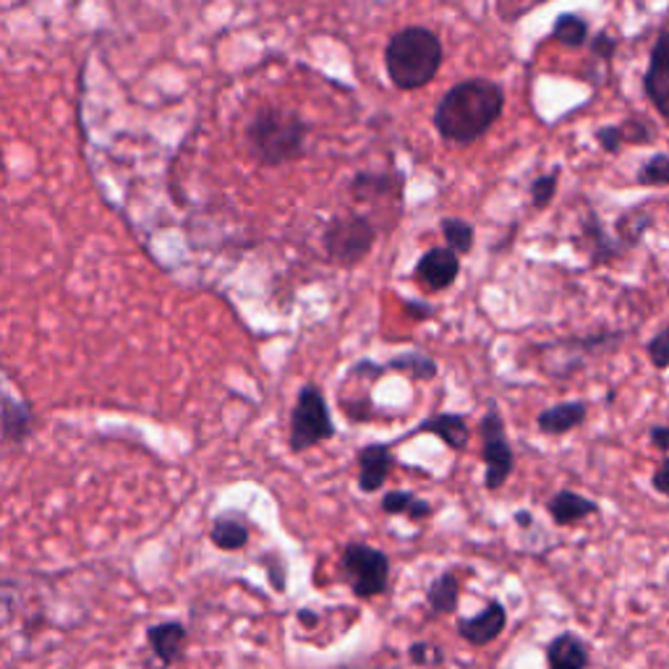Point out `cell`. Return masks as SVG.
Listing matches in <instances>:
<instances>
[{
    "label": "cell",
    "instance_id": "cell-1",
    "mask_svg": "<svg viewBox=\"0 0 669 669\" xmlns=\"http://www.w3.org/2000/svg\"><path fill=\"white\" fill-rule=\"evenodd\" d=\"M505 110V89L492 79H466L445 91L434 108V126L442 139L471 144L482 139Z\"/></svg>",
    "mask_w": 669,
    "mask_h": 669
},
{
    "label": "cell",
    "instance_id": "cell-2",
    "mask_svg": "<svg viewBox=\"0 0 669 669\" xmlns=\"http://www.w3.org/2000/svg\"><path fill=\"white\" fill-rule=\"evenodd\" d=\"M445 51L427 26H408L390 37L385 47V68L398 89H421L440 74Z\"/></svg>",
    "mask_w": 669,
    "mask_h": 669
},
{
    "label": "cell",
    "instance_id": "cell-3",
    "mask_svg": "<svg viewBox=\"0 0 669 669\" xmlns=\"http://www.w3.org/2000/svg\"><path fill=\"white\" fill-rule=\"evenodd\" d=\"M306 123L291 110L265 108L251 118L246 129V142L259 163L280 168L304 154Z\"/></svg>",
    "mask_w": 669,
    "mask_h": 669
},
{
    "label": "cell",
    "instance_id": "cell-4",
    "mask_svg": "<svg viewBox=\"0 0 669 669\" xmlns=\"http://www.w3.org/2000/svg\"><path fill=\"white\" fill-rule=\"evenodd\" d=\"M335 434V419L322 387L316 382L301 385L291 408V421H288V450L293 455H301L306 450L325 445Z\"/></svg>",
    "mask_w": 669,
    "mask_h": 669
},
{
    "label": "cell",
    "instance_id": "cell-5",
    "mask_svg": "<svg viewBox=\"0 0 669 669\" xmlns=\"http://www.w3.org/2000/svg\"><path fill=\"white\" fill-rule=\"evenodd\" d=\"M341 568L356 598L382 596L390 589V558L382 549L364 544V541H348L341 552Z\"/></svg>",
    "mask_w": 669,
    "mask_h": 669
},
{
    "label": "cell",
    "instance_id": "cell-6",
    "mask_svg": "<svg viewBox=\"0 0 669 669\" xmlns=\"http://www.w3.org/2000/svg\"><path fill=\"white\" fill-rule=\"evenodd\" d=\"M377 241V228L364 215H337L322 234L327 259L337 267H356L369 257Z\"/></svg>",
    "mask_w": 669,
    "mask_h": 669
},
{
    "label": "cell",
    "instance_id": "cell-7",
    "mask_svg": "<svg viewBox=\"0 0 669 669\" xmlns=\"http://www.w3.org/2000/svg\"><path fill=\"white\" fill-rule=\"evenodd\" d=\"M478 434H482L484 489L499 492L516 471V453H512L510 440H507L503 413L495 403H489L487 413L478 421Z\"/></svg>",
    "mask_w": 669,
    "mask_h": 669
},
{
    "label": "cell",
    "instance_id": "cell-8",
    "mask_svg": "<svg viewBox=\"0 0 669 669\" xmlns=\"http://www.w3.org/2000/svg\"><path fill=\"white\" fill-rule=\"evenodd\" d=\"M505 628H507V607L499 602V598H489L476 615L455 619L457 638L466 640L468 646H476V649L495 644V640L505 633Z\"/></svg>",
    "mask_w": 669,
    "mask_h": 669
},
{
    "label": "cell",
    "instance_id": "cell-9",
    "mask_svg": "<svg viewBox=\"0 0 669 669\" xmlns=\"http://www.w3.org/2000/svg\"><path fill=\"white\" fill-rule=\"evenodd\" d=\"M396 453H392V445L387 442H366L356 450V484L358 492L364 495H377L382 492V487L390 478L392 468H396Z\"/></svg>",
    "mask_w": 669,
    "mask_h": 669
},
{
    "label": "cell",
    "instance_id": "cell-10",
    "mask_svg": "<svg viewBox=\"0 0 669 669\" xmlns=\"http://www.w3.org/2000/svg\"><path fill=\"white\" fill-rule=\"evenodd\" d=\"M457 274H461V253H455L450 246L429 249L424 257L419 259L417 267H413V278L432 293L453 288Z\"/></svg>",
    "mask_w": 669,
    "mask_h": 669
},
{
    "label": "cell",
    "instance_id": "cell-11",
    "mask_svg": "<svg viewBox=\"0 0 669 669\" xmlns=\"http://www.w3.org/2000/svg\"><path fill=\"white\" fill-rule=\"evenodd\" d=\"M644 91L654 110L669 123V32H661L654 42L649 72L644 76Z\"/></svg>",
    "mask_w": 669,
    "mask_h": 669
},
{
    "label": "cell",
    "instance_id": "cell-12",
    "mask_svg": "<svg viewBox=\"0 0 669 669\" xmlns=\"http://www.w3.org/2000/svg\"><path fill=\"white\" fill-rule=\"evenodd\" d=\"M0 427H3V442L9 447H24L34 432V413L24 398L13 396L11 387H3L0 400Z\"/></svg>",
    "mask_w": 669,
    "mask_h": 669
},
{
    "label": "cell",
    "instance_id": "cell-13",
    "mask_svg": "<svg viewBox=\"0 0 669 669\" xmlns=\"http://www.w3.org/2000/svg\"><path fill=\"white\" fill-rule=\"evenodd\" d=\"M411 434H432L436 440L445 442L450 450H455V453H463L471 445V427L463 413H432V417L419 421Z\"/></svg>",
    "mask_w": 669,
    "mask_h": 669
},
{
    "label": "cell",
    "instance_id": "cell-14",
    "mask_svg": "<svg viewBox=\"0 0 669 669\" xmlns=\"http://www.w3.org/2000/svg\"><path fill=\"white\" fill-rule=\"evenodd\" d=\"M547 669H589L591 649L575 630H562L544 649Z\"/></svg>",
    "mask_w": 669,
    "mask_h": 669
},
{
    "label": "cell",
    "instance_id": "cell-15",
    "mask_svg": "<svg viewBox=\"0 0 669 669\" xmlns=\"http://www.w3.org/2000/svg\"><path fill=\"white\" fill-rule=\"evenodd\" d=\"M461 586H463V568L453 565L442 570L427 589V609L434 617H450L461 607Z\"/></svg>",
    "mask_w": 669,
    "mask_h": 669
},
{
    "label": "cell",
    "instance_id": "cell-16",
    "mask_svg": "<svg viewBox=\"0 0 669 669\" xmlns=\"http://www.w3.org/2000/svg\"><path fill=\"white\" fill-rule=\"evenodd\" d=\"M586 419H589L586 400H562V403L549 406L539 413L537 429L547 436H562L586 424Z\"/></svg>",
    "mask_w": 669,
    "mask_h": 669
},
{
    "label": "cell",
    "instance_id": "cell-17",
    "mask_svg": "<svg viewBox=\"0 0 669 669\" xmlns=\"http://www.w3.org/2000/svg\"><path fill=\"white\" fill-rule=\"evenodd\" d=\"M144 636H147V644H150L152 654L160 659V665L173 667L175 661L181 659L183 646H186V638H188V630H186V625L179 623V619H165V623L150 625Z\"/></svg>",
    "mask_w": 669,
    "mask_h": 669
},
{
    "label": "cell",
    "instance_id": "cell-18",
    "mask_svg": "<svg viewBox=\"0 0 669 669\" xmlns=\"http://www.w3.org/2000/svg\"><path fill=\"white\" fill-rule=\"evenodd\" d=\"M547 512H549V518L554 520V526L565 528V526H575V524H581V520L596 516L598 503L586 495H581V492L560 489L547 499Z\"/></svg>",
    "mask_w": 669,
    "mask_h": 669
},
{
    "label": "cell",
    "instance_id": "cell-19",
    "mask_svg": "<svg viewBox=\"0 0 669 669\" xmlns=\"http://www.w3.org/2000/svg\"><path fill=\"white\" fill-rule=\"evenodd\" d=\"M249 520L238 510L220 512V516L213 520V526H209V541H213V547L220 549V552H241V549L249 544Z\"/></svg>",
    "mask_w": 669,
    "mask_h": 669
},
{
    "label": "cell",
    "instance_id": "cell-20",
    "mask_svg": "<svg viewBox=\"0 0 669 669\" xmlns=\"http://www.w3.org/2000/svg\"><path fill=\"white\" fill-rule=\"evenodd\" d=\"M382 512L387 516H403L413 524H424L434 518V505L424 497H417L413 489H392L382 495Z\"/></svg>",
    "mask_w": 669,
    "mask_h": 669
},
{
    "label": "cell",
    "instance_id": "cell-21",
    "mask_svg": "<svg viewBox=\"0 0 669 669\" xmlns=\"http://www.w3.org/2000/svg\"><path fill=\"white\" fill-rule=\"evenodd\" d=\"M385 369L400 371V375H408L417 382H434L440 377V364L432 356L421 354V350H400V354L387 358Z\"/></svg>",
    "mask_w": 669,
    "mask_h": 669
},
{
    "label": "cell",
    "instance_id": "cell-22",
    "mask_svg": "<svg viewBox=\"0 0 669 669\" xmlns=\"http://www.w3.org/2000/svg\"><path fill=\"white\" fill-rule=\"evenodd\" d=\"M400 186H403V175L396 173H358L354 179L356 199H371V196L400 192Z\"/></svg>",
    "mask_w": 669,
    "mask_h": 669
},
{
    "label": "cell",
    "instance_id": "cell-23",
    "mask_svg": "<svg viewBox=\"0 0 669 669\" xmlns=\"http://www.w3.org/2000/svg\"><path fill=\"white\" fill-rule=\"evenodd\" d=\"M552 37L560 42V45L568 47H581L586 45L589 40V21L579 17V13H562V17L554 21Z\"/></svg>",
    "mask_w": 669,
    "mask_h": 669
},
{
    "label": "cell",
    "instance_id": "cell-24",
    "mask_svg": "<svg viewBox=\"0 0 669 669\" xmlns=\"http://www.w3.org/2000/svg\"><path fill=\"white\" fill-rule=\"evenodd\" d=\"M442 228V236H445V241L450 249H453L455 253H461V257H466V253L474 249V241H476V230L474 225L461 220V217H445V220L440 223Z\"/></svg>",
    "mask_w": 669,
    "mask_h": 669
},
{
    "label": "cell",
    "instance_id": "cell-25",
    "mask_svg": "<svg viewBox=\"0 0 669 669\" xmlns=\"http://www.w3.org/2000/svg\"><path fill=\"white\" fill-rule=\"evenodd\" d=\"M640 186H669V154H651L638 171Z\"/></svg>",
    "mask_w": 669,
    "mask_h": 669
},
{
    "label": "cell",
    "instance_id": "cell-26",
    "mask_svg": "<svg viewBox=\"0 0 669 669\" xmlns=\"http://www.w3.org/2000/svg\"><path fill=\"white\" fill-rule=\"evenodd\" d=\"M408 659L417 667H440L445 661V651H442V646L432 644V640H413L408 646Z\"/></svg>",
    "mask_w": 669,
    "mask_h": 669
},
{
    "label": "cell",
    "instance_id": "cell-27",
    "mask_svg": "<svg viewBox=\"0 0 669 669\" xmlns=\"http://www.w3.org/2000/svg\"><path fill=\"white\" fill-rule=\"evenodd\" d=\"M646 354H649V362L654 369L657 371L669 369V322L651 335L649 345H646Z\"/></svg>",
    "mask_w": 669,
    "mask_h": 669
},
{
    "label": "cell",
    "instance_id": "cell-28",
    "mask_svg": "<svg viewBox=\"0 0 669 669\" xmlns=\"http://www.w3.org/2000/svg\"><path fill=\"white\" fill-rule=\"evenodd\" d=\"M558 181H560V171L539 175L537 181L531 183V202L537 209H547L552 204L554 194H558Z\"/></svg>",
    "mask_w": 669,
    "mask_h": 669
},
{
    "label": "cell",
    "instance_id": "cell-29",
    "mask_svg": "<svg viewBox=\"0 0 669 669\" xmlns=\"http://www.w3.org/2000/svg\"><path fill=\"white\" fill-rule=\"evenodd\" d=\"M262 565L267 570V581H270V586L278 591V594H285L288 581H285V562L280 558V552H267L262 558Z\"/></svg>",
    "mask_w": 669,
    "mask_h": 669
},
{
    "label": "cell",
    "instance_id": "cell-30",
    "mask_svg": "<svg viewBox=\"0 0 669 669\" xmlns=\"http://www.w3.org/2000/svg\"><path fill=\"white\" fill-rule=\"evenodd\" d=\"M619 129H623V137H625V144H646L651 142L654 139V131H651V123L644 121V118H630V121L619 123Z\"/></svg>",
    "mask_w": 669,
    "mask_h": 669
},
{
    "label": "cell",
    "instance_id": "cell-31",
    "mask_svg": "<svg viewBox=\"0 0 669 669\" xmlns=\"http://www.w3.org/2000/svg\"><path fill=\"white\" fill-rule=\"evenodd\" d=\"M596 142L602 144L604 152L617 154L619 150H623V144H625L623 129H619V126H604V129L596 131Z\"/></svg>",
    "mask_w": 669,
    "mask_h": 669
},
{
    "label": "cell",
    "instance_id": "cell-32",
    "mask_svg": "<svg viewBox=\"0 0 669 669\" xmlns=\"http://www.w3.org/2000/svg\"><path fill=\"white\" fill-rule=\"evenodd\" d=\"M651 487H654V492H659L661 497H669V455L661 457L659 466L654 468Z\"/></svg>",
    "mask_w": 669,
    "mask_h": 669
},
{
    "label": "cell",
    "instance_id": "cell-33",
    "mask_svg": "<svg viewBox=\"0 0 669 669\" xmlns=\"http://www.w3.org/2000/svg\"><path fill=\"white\" fill-rule=\"evenodd\" d=\"M649 442L654 445V450H659V453H669V411H667V424H654L649 429Z\"/></svg>",
    "mask_w": 669,
    "mask_h": 669
},
{
    "label": "cell",
    "instance_id": "cell-34",
    "mask_svg": "<svg viewBox=\"0 0 669 669\" xmlns=\"http://www.w3.org/2000/svg\"><path fill=\"white\" fill-rule=\"evenodd\" d=\"M591 51H594V55H598L602 61H612V55H615L617 51V42L609 37V34H596V40L591 42Z\"/></svg>",
    "mask_w": 669,
    "mask_h": 669
},
{
    "label": "cell",
    "instance_id": "cell-35",
    "mask_svg": "<svg viewBox=\"0 0 669 669\" xmlns=\"http://www.w3.org/2000/svg\"><path fill=\"white\" fill-rule=\"evenodd\" d=\"M299 623H301V625H309V628H312V625L320 623V615H316V612L301 609V612H299Z\"/></svg>",
    "mask_w": 669,
    "mask_h": 669
},
{
    "label": "cell",
    "instance_id": "cell-36",
    "mask_svg": "<svg viewBox=\"0 0 669 669\" xmlns=\"http://www.w3.org/2000/svg\"><path fill=\"white\" fill-rule=\"evenodd\" d=\"M406 309H411L413 314L419 316V320H427V316H432V309H424V306H417L413 301H406Z\"/></svg>",
    "mask_w": 669,
    "mask_h": 669
},
{
    "label": "cell",
    "instance_id": "cell-37",
    "mask_svg": "<svg viewBox=\"0 0 669 669\" xmlns=\"http://www.w3.org/2000/svg\"><path fill=\"white\" fill-rule=\"evenodd\" d=\"M512 520H516L518 526H531L533 524L531 510H516V516H512Z\"/></svg>",
    "mask_w": 669,
    "mask_h": 669
},
{
    "label": "cell",
    "instance_id": "cell-38",
    "mask_svg": "<svg viewBox=\"0 0 669 669\" xmlns=\"http://www.w3.org/2000/svg\"><path fill=\"white\" fill-rule=\"evenodd\" d=\"M152 669H168V667H152Z\"/></svg>",
    "mask_w": 669,
    "mask_h": 669
}]
</instances>
